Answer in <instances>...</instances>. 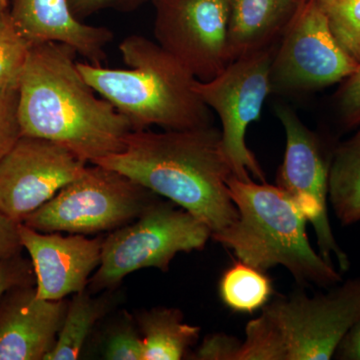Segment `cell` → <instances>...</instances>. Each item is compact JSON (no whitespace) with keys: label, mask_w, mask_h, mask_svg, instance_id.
<instances>
[{"label":"cell","mask_w":360,"mask_h":360,"mask_svg":"<svg viewBox=\"0 0 360 360\" xmlns=\"http://www.w3.org/2000/svg\"><path fill=\"white\" fill-rule=\"evenodd\" d=\"M20 236L32 259L37 297L60 300L86 290L90 276L101 264L103 238L40 232L22 222Z\"/></svg>","instance_id":"13"},{"label":"cell","mask_w":360,"mask_h":360,"mask_svg":"<svg viewBox=\"0 0 360 360\" xmlns=\"http://www.w3.org/2000/svg\"><path fill=\"white\" fill-rule=\"evenodd\" d=\"M127 70L77 61V68L96 94L110 101L135 130H165L212 125V110L195 91L198 79L158 42L142 35L120 44Z\"/></svg>","instance_id":"3"},{"label":"cell","mask_w":360,"mask_h":360,"mask_svg":"<svg viewBox=\"0 0 360 360\" xmlns=\"http://www.w3.org/2000/svg\"><path fill=\"white\" fill-rule=\"evenodd\" d=\"M65 44L32 45L18 87L21 134L49 139L92 163L124 149L129 120L85 80Z\"/></svg>","instance_id":"1"},{"label":"cell","mask_w":360,"mask_h":360,"mask_svg":"<svg viewBox=\"0 0 360 360\" xmlns=\"http://www.w3.org/2000/svg\"><path fill=\"white\" fill-rule=\"evenodd\" d=\"M143 338L129 323L118 326L106 341L104 359L108 360H143Z\"/></svg>","instance_id":"24"},{"label":"cell","mask_w":360,"mask_h":360,"mask_svg":"<svg viewBox=\"0 0 360 360\" xmlns=\"http://www.w3.org/2000/svg\"><path fill=\"white\" fill-rule=\"evenodd\" d=\"M18 87L0 89V160L20 139Z\"/></svg>","instance_id":"23"},{"label":"cell","mask_w":360,"mask_h":360,"mask_svg":"<svg viewBox=\"0 0 360 360\" xmlns=\"http://www.w3.org/2000/svg\"><path fill=\"white\" fill-rule=\"evenodd\" d=\"M335 359L360 360V321L350 329L336 349Z\"/></svg>","instance_id":"30"},{"label":"cell","mask_w":360,"mask_h":360,"mask_svg":"<svg viewBox=\"0 0 360 360\" xmlns=\"http://www.w3.org/2000/svg\"><path fill=\"white\" fill-rule=\"evenodd\" d=\"M328 201L341 224L360 221V130L338 146L331 158Z\"/></svg>","instance_id":"18"},{"label":"cell","mask_w":360,"mask_h":360,"mask_svg":"<svg viewBox=\"0 0 360 360\" xmlns=\"http://www.w3.org/2000/svg\"><path fill=\"white\" fill-rule=\"evenodd\" d=\"M276 44L236 59L217 77L195 84L203 103L219 115L221 142L232 174L240 180L250 174L265 182V174L246 144V131L259 118L271 94L270 66Z\"/></svg>","instance_id":"8"},{"label":"cell","mask_w":360,"mask_h":360,"mask_svg":"<svg viewBox=\"0 0 360 360\" xmlns=\"http://www.w3.org/2000/svg\"><path fill=\"white\" fill-rule=\"evenodd\" d=\"M9 14L30 45L65 44L92 65H103L108 59L105 49L113 32L104 26L85 25L68 0H13Z\"/></svg>","instance_id":"15"},{"label":"cell","mask_w":360,"mask_h":360,"mask_svg":"<svg viewBox=\"0 0 360 360\" xmlns=\"http://www.w3.org/2000/svg\"><path fill=\"white\" fill-rule=\"evenodd\" d=\"M105 310L103 300H96L86 290L75 293L68 302L56 345L44 360L79 359L85 341Z\"/></svg>","instance_id":"20"},{"label":"cell","mask_w":360,"mask_h":360,"mask_svg":"<svg viewBox=\"0 0 360 360\" xmlns=\"http://www.w3.org/2000/svg\"><path fill=\"white\" fill-rule=\"evenodd\" d=\"M110 168L163 196L205 222L212 234L238 219L227 179L232 170L222 148L221 130H135L124 149L92 162Z\"/></svg>","instance_id":"2"},{"label":"cell","mask_w":360,"mask_h":360,"mask_svg":"<svg viewBox=\"0 0 360 360\" xmlns=\"http://www.w3.org/2000/svg\"><path fill=\"white\" fill-rule=\"evenodd\" d=\"M227 187L238 219L212 238L233 251L240 262L260 271L285 267L298 283L328 288L342 277L310 245L307 220L279 186L232 176Z\"/></svg>","instance_id":"4"},{"label":"cell","mask_w":360,"mask_h":360,"mask_svg":"<svg viewBox=\"0 0 360 360\" xmlns=\"http://www.w3.org/2000/svg\"><path fill=\"white\" fill-rule=\"evenodd\" d=\"M7 0H0V14L6 13L7 11Z\"/></svg>","instance_id":"31"},{"label":"cell","mask_w":360,"mask_h":360,"mask_svg":"<svg viewBox=\"0 0 360 360\" xmlns=\"http://www.w3.org/2000/svg\"><path fill=\"white\" fill-rule=\"evenodd\" d=\"M338 112L341 122L347 127L360 124V63L349 77L343 80L338 91Z\"/></svg>","instance_id":"25"},{"label":"cell","mask_w":360,"mask_h":360,"mask_svg":"<svg viewBox=\"0 0 360 360\" xmlns=\"http://www.w3.org/2000/svg\"><path fill=\"white\" fill-rule=\"evenodd\" d=\"M304 0H229L231 61L274 46Z\"/></svg>","instance_id":"16"},{"label":"cell","mask_w":360,"mask_h":360,"mask_svg":"<svg viewBox=\"0 0 360 360\" xmlns=\"http://www.w3.org/2000/svg\"><path fill=\"white\" fill-rule=\"evenodd\" d=\"M156 42L196 79L208 82L231 63L229 0H153Z\"/></svg>","instance_id":"11"},{"label":"cell","mask_w":360,"mask_h":360,"mask_svg":"<svg viewBox=\"0 0 360 360\" xmlns=\"http://www.w3.org/2000/svg\"><path fill=\"white\" fill-rule=\"evenodd\" d=\"M68 302L37 297L30 285L0 300V360H44L56 345Z\"/></svg>","instance_id":"14"},{"label":"cell","mask_w":360,"mask_h":360,"mask_svg":"<svg viewBox=\"0 0 360 360\" xmlns=\"http://www.w3.org/2000/svg\"><path fill=\"white\" fill-rule=\"evenodd\" d=\"M340 46L360 63V0H319Z\"/></svg>","instance_id":"22"},{"label":"cell","mask_w":360,"mask_h":360,"mask_svg":"<svg viewBox=\"0 0 360 360\" xmlns=\"http://www.w3.org/2000/svg\"><path fill=\"white\" fill-rule=\"evenodd\" d=\"M276 113L285 132V153L277 174V186L292 198L314 226L321 255L333 264L336 257L341 271L349 269L347 253L341 250L328 217V174L330 161L319 137L310 131L295 111L277 104Z\"/></svg>","instance_id":"10"},{"label":"cell","mask_w":360,"mask_h":360,"mask_svg":"<svg viewBox=\"0 0 360 360\" xmlns=\"http://www.w3.org/2000/svg\"><path fill=\"white\" fill-rule=\"evenodd\" d=\"M155 196L120 172L94 165L22 224L40 232L113 231L141 217L158 201Z\"/></svg>","instance_id":"7"},{"label":"cell","mask_w":360,"mask_h":360,"mask_svg":"<svg viewBox=\"0 0 360 360\" xmlns=\"http://www.w3.org/2000/svg\"><path fill=\"white\" fill-rule=\"evenodd\" d=\"M241 341L224 333L206 336L196 352L195 359L236 360Z\"/></svg>","instance_id":"26"},{"label":"cell","mask_w":360,"mask_h":360,"mask_svg":"<svg viewBox=\"0 0 360 360\" xmlns=\"http://www.w3.org/2000/svg\"><path fill=\"white\" fill-rule=\"evenodd\" d=\"M32 264L20 259L18 255L0 260V300L9 290L20 286L30 285Z\"/></svg>","instance_id":"27"},{"label":"cell","mask_w":360,"mask_h":360,"mask_svg":"<svg viewBox=\"0 0 360 360\" xmlns=\"http://www.w3.org/2000/svg\"><path fill=\"white\" fill-rule=\"evenodd\" d=\"M30 47L9 11L0 14V89L20 87Z\"/></svg>","instance_id":"21"},{"label":"cell","mask_w":360,"mask_h":360,"mask_svg":"<svg viewBox=\"0 0 360 360\" xmlns=\"http://www.w3.org/2000/svg\"><path fill=\"white\" fill-rule=\"evenodd\" d=\"M146 0H68L73 13L80 20L86 16L105 11H130L141 6Z\"/></svg>","instance_id":"28"},{"label":"cell","mask_w":360,"mask_h":360,"mask_svg":"<svg viewBox=\"0 0 360 360\" xmlns=\"http://www.w3.org/2000/svg\"><path fill=\"white\" fill-rule=\"evenodd\" d=\"M219 296L232 311L253 314L262 309L274 296L271 278L245 262H234L219 281Z\"/></svg>","instance_id":"19"},{"label":"cell","mask_w":360,"mask_h":360,"mask_svg":"<svg viewBox=\"0 0 360 360\" xmlns=\"http://www.w3.org/2000/svg\"><path fill=\"white\" fill-rule=\"evenodd\" d=\"M177 309L155 307L142 310L136 322L144 342L143 360H179L200 338V326L184 322Z\"/></svg>","instance_id":"17"},{"label":"cell","mask_w":360,"mask_h":360,"mask_svg":"<svg viewBox=\"0 0 360 360\" xmlns=\"http://www.w3.org/2000/svg\"><path fill=\"white\" fill-rule=\"evenodd\" d=\"M276 44L270 87L303 94L342 82L359 68L338 44L319 0H304Z\"/></svg>","instance_id":"9"},{"label":"cell","mask_w":360,"mask_h":360,"mask_svg":"<svg viewBox=\"0 0 360 360\" xmlns=\"http://www.w3.org/2000/svg\"><path fill=\"white\" fill-rule=\"evenodd\" d=\"M210 227L184 208L155 201L134 222L103 238L101 264L89 279L92 290H110L144 269H169L180 252L205 248Z\"/></svg>","instance_id":"6"},{"label":"cell","mask_w":360,"mask_h":360,"mask_svg":"<svg viewBox=\"0 0 360 360\" xmlns=\"http://www.w3.org/2000/svg\"><path fill=\"white\" fill-rule=\"evenodd\" d=\"M86 167V162L56 142L21 135L0 160V212L22 222Z\"/></svg>","instance_id":"12"},{"label":"cell","mask_w":360,"mask_h":360,"mask_svg":"<svg viewBox=\"0 0 360 360\" xmlns=\"http://www.w3.org/2000/svg\"><path fill=\"white\" fill-rule=\"evenodd\" d=\"M20 224L0 212V260L16 257L22 250Z\"/></svg>","instance_id":"29"},{"label":"cell","mask_w":360,"mask_h":360,"mask_svg":"<svg viewBox=\"0 0 360 360\" xmlns=\"http://www.w3.org/2000/svg\"><path fill=\"white\" fill-rule=\"evenodd\" d=\"M360 321V278L314 297L279 296L248 322L236 360H329Z\"/></svg>","instance_id":"5"}]
</instances>
